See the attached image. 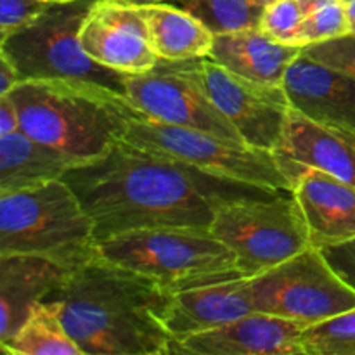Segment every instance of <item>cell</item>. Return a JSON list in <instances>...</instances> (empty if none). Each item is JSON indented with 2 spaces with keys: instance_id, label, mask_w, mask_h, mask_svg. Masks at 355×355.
I'll use <instances>...</instances> for the list:
<instances>
[{
  "instance_id": "6da1fadb",
  "label": "cell",
  "mask_w": 355,
  "mask_h": 355,
  "mask_svg": "<svg viewBox=\"0 0 355 355\" xmlns=\"http://www.w3.org/2000/svg\"><path fill=\"white\" fill-rule=\"evenodd\" d=\"M62 180L92 218L97 243L139 229H210L222 205L286 193L210 175L127 141L71 166Z\"/></svg>"
},
{
  "instance_id": "7a4b0ae2",
  "label": "cell",
  "mask_w": 355,
  "mask_h": 355,
  "mask_svg": "<svg viewBox=\"0 0 355 355\" xmlns=\"http://www.w3.org/2000/svg\"><path fill=\"white\" fill-rule=\"evenodd\" d=\"M172 293L137 272L94 257L69 270L45 300L83 355H165L172 335L165 312Z\"/></svg>"
},
{
  "instance_id": "3957f363",
  "label": "cell",
  "mask_w": 355,
  "mask_h": 355,
  "mask_svg": "<svg viewBox=\"0 0 355 355\" xmlns=\"http://www.w3.org/2000/svg\"><path fill=\"white\" fill-rule=\"evenodd\" d=\"M7 96L19 114L21 130L76 165L110 153L139 113L125 96L83 80H24Z\"/></svg>"
},
{
  "instance_id": "277c9868",
  "label": "cell",
  "mask_w": 355,
  "mask_h": 355,
  "mask_svg": "<svg viewBox=\"0 0 355 355\" xmlns=\"http://www.w3.org/2000/svg\"><path fill=\"white\" fill-rule=\"evenodd\" d=\"M26 253L68 270L97 257L92 218L62 179L0 193V255Z\"/></svg>"
},
{
  "instance_id": "5b68a950",
  "label": "cell",
  "mask_w": 355,
  "mask_h": 355,
  "mask_svg": "<svg viewBox=\"0 0 355 355\" xmlns=\"http://www.w3.org/2000/svg\"><path fill=\"white\" fill-rule=\"evenodd\" d=\"M97 253L170 293L243 277L234 253L210 229H139L103 239Z\"/></svg>"
},
{
  "instance_id": "8992f818",
  "label": "cell",
  "mask_w": 355,
  "mask_h": 355,
  "mask_svg": "<svg viewBox=\"0 0 355 355\" xmlns=\"http://www.w3.org/2000/svg\"><path fill=\"white\" fill-rule=\"evenodd\" d=\"M96 0L52 3L33 23L0 40V55L24 80H83L125 96V75L94 61L80 44V28Z\"/></svg>"
},
{
  "instance_id": "52a82bcc",
  "label": "cell",
  "mask_w": 355,
  "mask_h": 355,
  "mask_svg": "<svg viewBox=\"0 0 355 355\" xmlns=\"http://www.w3.org/2000/svg\"><path fill=\"white\" fill-rule=\"evenodd\" d=\"M123 141L187 163L210 175L291 193V182L277 156L245 142L229 141L196 128L163 123L141 111L128 121Z\"/></svg>"
},
{
  "instance_id": "ba28073f",
  "label": "cell",
  "mask_w": 355,
  "mask_h": 355,
  "mask_svg": "<svg viewBox=\"0 0 355 355\" xmlns=\"http://www.w3.org/2000/svg\"><path fill=\"white\" fill-rule=\"evenodd\" d=\"M210 231L229 246L243 277H253L311 248L307 222L293 193L222 205Z\"/></svg>"
},
{
  "instance_id": "9c48e42d",
  "label": "cell",
  "mask_w": 355,
  "mask_h": 355,
  "mask_svg": "<svg viewBox=\"0 0 355 355\" xmlns=\"http://www.w3.org/2000/svg\"><path fill=\"white\" fill-rule=\"evenodd\" d=\"M246 279L255 312L305 326L355 309V291L314 246Z\"/></svg>"
},
{
  "instance_id": "30bf717a",
  "label": "cell",
  "mask_w": 355,
  "mask_h": 355,
  "mask_svg": "<svg viewBox=\"0 0 355 355\" xmlns=\"http://www.w3.org/2000/svg\"><path fill=\"white\" fill-rule=\"evenodd\" d=\"M179 62L215 107L234 125L246 144L274 153L291 111L283 87L243 78L208 55Z\"/></svg>"
},
{
  "instance_id": "8fae6325",
  "label": "cell",
  "mask_w": 355,
  "mask_h": 355,
  "mask_svg": "<svg viewBox=\"0 0 355 355\" xmlns=\"http://www.w3.org/2000/svg\"><path fill=\"white\" fill-rule=\"evenodd\" d=\"M125 97L135 110L163 123L245 142L179 61L159 59L148 71L125 75Z\"/></svg>"
},
{
  "instance_id": "7c38bea8",
  "label": "cell",
  "mask_w": 355,
  "mask_h": 355,
  "mask_svg": "<svg viewBox=\"0 0 355 355\" xmlns=\"http://www.w3.org/2000/svg\"><path fill=\"white\" fill-rule=\"evenodd\" d=\"M80 44L94 61L123 75L144 73L159 61L139 6L120 0L92 3L80 28Z\"/></svg>"
},
{
  "instance_id": "4fadbf2b",
  "label": "cell",
  "mask_w": 355,
  "mask_h": 355,
  "mask_svg": "<svg viewBox=\"0 0 355 355\" xmlns=\"http://www.w3.org/2000/svg\"><path fill=\"white\" fill-rule=\"evenodd\" d=\"M305 324L276 315L252 312L241 319L196 335L173 340L177 355H305Z\"/></svg>"
},
{
  "instance_id": "5bb4252c",
  "label": "cell",
  "mask_w": 355,
  "mask_h": 355,
  "mask_svg": "<svg viewBox=\"0 0 355 355\" xmlns=\"http://www.w3.org/2000/svg\"><path fill=\"white\" fill-rule=\"evenodd\" d=\"M281 166L307 222L311 246L321 250L355 238L354 186L312 166L291 163Z\"/></svg>"
},
{
  "instance_id": "9a60e30c",
  "label": "cell",
  "mask_w": 355,
  "mask_h": 355,
  "mask_svg": "<svg viewBox=\"0 0 355 355\" xmlns=\"http://www.w3.org/2000/svg\"><path fill=\"white\" fill-rule=\"evenodd\" d=\"M291 107L318 123L355 132V78L314 61L304 52L283 80Z\"/></svg>"
},
{
  "instance_id": "2e32d148",
  "label": "cell",
  "mask_w": 355,
  "mask_h": 355,
  "mask_svg": "<svg viewBox=\"0 0 355 355\" xmlns=\"http://www.w3.org/2000/svg\"><path fill=\"white\" fill-rule=\"evenodd\" d=\"M281 163L312 166L355 187V132L318 123L291 107L279 144Z\"/></svg>"
},
{
  "instance_id": "e0dca14e",
  "label": "cell",
  "mask_w": 355,
  "mask_h": 355,
  "mask_svg": "<svg viewBox=\"0 0 355 355\" xmlns=\"http://www.w3.org/2000/svg\"><path fill=\"white\" fill-rule=\"evenodd\" d=\"M252 312L255 309L248 279L239 277L172 293L165 312V326L177 340L218 328Z\"/></svg>"
},
{
  "instance_id": "ac0fdd59",
  "label": "cell",
  "mask_w": 355,
  "mask_h": 355,
  "mask_svg": "<svg viewBox=\"0 0 355 355\" xmlns=\"http://www.w3.org/2000/svg\"><path fill=\"white\" fill-rule=\"evenodd\" d=\"M69 270L45 257L0 255V345L6 343L37 302L47 298Z\"/></svg>"
},
{
  "instance_id": "d6986e66",
  "label": "cell",
  "mask_w": 355,
  "mask_h": 355,
  "mask_svg": "<svg viewBox=\"0 0 355 355\" xmlns=\"http://www.w3.org/2000/svg\"><path fill=\"white\" fill-rule=\"evenodd\" d=\"M302 47L274 40L260 26L215 35L208 58L236 75L270 87H283L288 68Z\"/></svg>"
},
{
  "instance_id": "ffe728a7",
  "label": "cell",
  "mask_w": 355,
  "mask_h": 355,
  "mask_svg": "<svg viewBox=\"0 0 355 355\" xmlns=\"http://www.w3.org/2000/svg\"><path fill=\"white\" fill-rule=\"evenodd\" d=\"M76 163L23 130L0 135V193L59 180Z\"/></svg>"
},
{
  "instance_id": "44dd1931",
  "label": "cell",
  "mask_w": 355,
  "mask_h": 355,
  "mask_svg": "<svg viewBox=\"0 0 355 355\" xmlns=\"http://www.w3.org/2000/svg\"><path fill=\"white\" fill-rule=\"evenodd\" d=\"M139 10L148 24L153 51L159 59L184 61L210 55L215 33L182 7L158 2L139 6Z\"/></svg>"
},
{
  "instance_id": "7402d4cb",
  "label": "cell",
  "mask_w": 355,
  "mask_h": 355,
  "mask_svg": "<svg viewBox=\"0 0 355 355\" xmlns=\"http://www.w3.org/2000/svg\"><path fill=\"white\" fill-rule=\"evenodd\" d=\"M2 350L10 355H83L52 300L37 302L21 328L2 343Z\"/></svg>"
},
{
  "instance_id": "603a6c76",
  "label": "cell",
  "mask_w": 355,
  "mask_h": 355,
  "mask_svg": "<svg viewBox=\"0 0 355 355\" xmlns=\"http://www.w3.org/2000/svg\"><path fill=\"white\" fill-rule=\"evenodd\" d=\"M193 14L215 35L259 26L266 7L255 0H168Z\"/></svg>"
},
{
  "instance_id": "cb8c5ba5",
  "label": "cell",
  "mask_w": 355,
  "mask_h": 355,
  "mask_svg": "<svg viewBox=\"0 0 355 355\" xmlns=\"http://www.w3.org/2000/svg\"><path fill=\"white\" fill-rule=\"evenodd\" d=\"M302 345L305 355H355V309L307 326Z\"/></svg>"
},
{
  "instance_id": "d4e9b609",
  "label": "cell",
  "mask_w": 355,
  "mask_h": 355,
  "mask_svg": "<svg viewBox=\"0 0 355 355\" xmlns=\"http://www.w3.org/2000/svg\"><path fill=\"white\" fill-rule=\"evenodd\" d=\"M305 17L298 33V47L350 33L343 0H302Z\"/></svg>"
},
{
  "instance_id": "484cf974",
  "label": "cell",
  "mask_w": 355,
  "mask_h": 355,
  "mask_svg": "<svg viewBox=\"0 0 355 355\" xmlns=\"http://www.w3.org/2000/svg\"><path fill=\"white\" fill-rule=\"evenodd\" d=\"M305 17L302 0H274L263 9L259 26L274 40L298 47V33Z\"/></svg>"
},
{
  "instance_id": "4316f807",
  "label": "cell",
  "mask_w": 355,
  "mask_h": 355,
  "mask_svg": "<svg viewBox=\"0 0 355 355\" xmlns=\"http://www.w3.org/2000/svg\"><path fill=\"white\" fill-rule=\"evenodd\" d=\"M302 52L314 61L322 62L333 69L347 73L355 78V33L329 38L302 47Z\"/></svg>"
},
{
  "instance_id": "83f0119b",
  "label": "cell",
  "mask_w": 355,
  "mask_h": 355,
  "mask_svg": "<svg viewBox=\"0 0 355 355\" xmlns=\"http://www.w3.org/2000/svg\"><path fill=\"white\" fill-rule=\"evenodd\" d=\"M47 7L40 0H0V40L33 23Z\"/></svg>"
},
{
  "instance_id": "f1b7e54d",
  "label": "cell",
  "mask_w": 355,
  "mask_h": 355,
  "mask_svg": "<svg viewBox=\"0 0 355 355\" xmlns=\"http://www.w3.org/2000/svg\"><path fill=\"white\" fill-rule=\"evenodd\" d=\"M321 253L331 269L355 291V238L321 248Z\"/></svg>"
},
{
  "instance_id": "f546056e",
  "label": "cell",
  "mask_w": 355,
  "mask_h": 355,
  "mask_svg": "<svg viewBox=\"0 0 355 355\" xmlns=\"http://www.w3.org/2000/svg\"><path fill=\"white\" fill-rule=\"evenodd\" d=\"M17 130H21V121L16 106L9 96H2L0 97V135L12 134Z\"/></svg>"
},
{
  "instance_id": "4dcf8cb0",
  "label": "cell",
  "mask_w": 355,
  "mask_h": 355,
  "mask_svg": "<svg viewBox=\"0 0 355 355\" xmlns=\"http://www.w3.org/2000/svg\"><path fill=\"white\" fill-rule=\"evenodd\" d=\"M21 82L16 68L3 55H0V96H7Z\"/></svg>"
},
{
  "instance_id": "1f68e13d",
  "label": "cell",
  "mask_w": 355,
  "mask_h": 355,
  "mask_svg": "<svg viewBox=\"0 0 355 355\" xmlns=\"http://www.w3.org/2000/svg\"><path fill=\"white\" fill-rule=\"evenodd\" d=\"M343 7H345L349 31L350 33H355V0H343Z\"/></svg>"
},
{
  "instance_id": "d6a6232c",
  "label": "cell",
  "mask_w": 355,
  "mask_h": 355,
  "mask_svg": "<svg viewBox=\"0 0 355 355\" xmlns=\"http://www.w3.org/2000/svg\"><path fill=\"white\" fill-rule=\"evenodd\" d=\"M120 2L134 3V6H148V3H158V2H168V0H120Z\"/></svg>"
},
{
  "instance_id": "836d02e7",
  "label": "cell",
  "mask_w": 355,
  "mask_h": 355,
  "mask_svg": "<svg viewBox=\"0 0 355 355\" xmlns=\"http://www.w3.org/2000/svg\"><path fill=\"white\" fill-rule=\"evenodd\" d=\"M40 2H45L49 3V6H52V3H69V2H76V0H40Z\"/></svg>"
},
{
  "instance_id": "e575fe53",
  "label": "cell",
  "mask_w": 355,
  "mask_h": 355,
  "mask_svg": "<svg viewBox=\"0 0 355 355\" xmlns=\"http://www.w3.org/2000/svg\"><path fill=\"white\" fill-rule=\"evenodd\" d=\"M255 2L260 3V6H262V7H267V6H269V3H272L274 0H255Z\"/></svg>"
}]
</instances>
